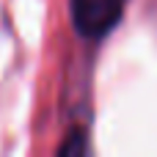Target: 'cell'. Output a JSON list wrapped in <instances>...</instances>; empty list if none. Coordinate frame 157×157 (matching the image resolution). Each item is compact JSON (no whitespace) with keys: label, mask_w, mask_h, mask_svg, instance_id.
Listing matches in <instances>:
<instances>
[{"label":"cell","mask_w":157,"mask_h":157,"mask_svg":"<svg viewBox=\"0 0 157 157\" xmlns=\"http://www.w3.org/2000/svg\"><path fill=\"white\" fill-rule=\"evenodd\" d=\"M124 3L127 0H72V22H75V30L83 36V39H102L108 36L121 14H124Z\"/></svg>","instance_id":"cell-1"}]
</instances>
